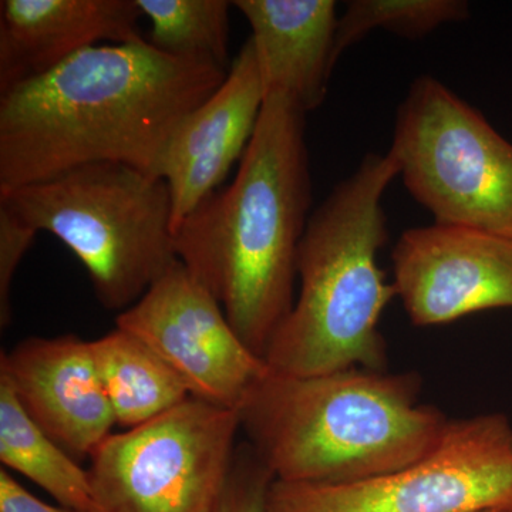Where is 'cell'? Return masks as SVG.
<instances>
[{"label":"cell","instance_id":"cell-6","mask_svg":"<svg viewBox=\"0 0 512 512\" xmlns=\"http://www.w3.org/2000/svg\"><path fill=\"white\" fill-rule=\"evenodd\" d=\"M387 153L434 224L512 239V143L439 79L414 80Z\"/></svg>","mask_w":512,"mask_h":512},{"label":"cell","instance_id":"cell-21","mask_svg":"<svg viewBox=\"0 0 512 512\" xmlns=\"http://www.w3.org/2000/svg\"><path fill=\"white\" fill-rule=\"evenodd\" d=\"M0 512H77L43 503L29 493L8 471L0 470Z\"/></svg>","mask_w":512,"mask_h":512},{"label":"cell","instance_id":"cell-11","mask_svg":"<svg viewBox=\"0 0 512 512\" xmlns=\"http://www.w3.org/2000/svg\"><path fill=\"white\" fill-rule=\"evenodd\" d=\"M264 103V82L248 39L224 83L178 124L161 157L157 177L170 188L174 231L242 160Z\"/></svg>","mask_w":512,"mask_h":512},{"label":"cell","instance_id":"cell-9","mask_svg":"<svg viewBox=\"0 0 512 512\" xmlns=\"http://www.w3.org/2000/svg\"><path fill=\"white\" fill-rule=\"evenodd\" d=\"M116 328L136 336L183 380L191 397L239 410L269 367L242 342L220 302L180 261L121 312Z\"/></svg>","mask_w":512,"mask_h":512},{"label":"cell","instance_id":"cell-5","mask_svg":"<svg viewBox=\"0 0 512 512\" xmlns=\"http://www.w3.org/2000/svg\"><path fill=\"white\" fill-rule=\"evenodd\" d=\"M0 207L62 241L109 311L136 305L178 262L170 188L131 165H82L0 192Z\"/></svg>","mask_w":512,"mask_h":512},{"label":"cell","instance_id":"cell-2","mask_svg":"<svg viewBox=\"0 0 512 512\" xmlns=\"http://www.w3.org/2000/svg\"><path fill=\"white\" fill-rule=\"evenodd\" d=\"M311 208L306 113L284 94L271 93L234 181L174 231L178 261L262 359L295 303Z\"/></svg>","mask_w":512,"mask_h":512},{"label":"cell","instance_id":"cell-10","mask_svg":"<svg viewBox=\"0 0 512 512\" xmlns=\"http://www.w3.org/2000/svg\"><path fill=\"white\" fill-rule=\"evenodd\" d=\"M392 264L396 296L419 328L512 309V239L433 222L400 235Z\"/></svg>","mask_w":512,"mask_h":512},{"label":"cell","instance_id":"cell-8","mask_svg":"<svg viewBox=\"0 0 512 512\" xmlns=\"http://www.w3.org/2000/svg\"><path fill=\"white\" fill-rule=\"evenodd\" d=\"M512 508V424L504 414L450 420L416 463L353 484L275 480L268 512H473Z\"/></svg>","mask_w":512,"mask_h":512},{"label":"cell","instance_id":"cell-16","mask_svg":"<svg viewBox=\"0 0 512 512\" xmlns=\"http://www.w3.org/2000/svg\"><path fill=\"white\" fill-rule=\"evenodd\" d=\"M0 461L52 495L60 507L97 512L89 471L40 429L0 377Z\"/></svg>","mask_w":512,"mask_h":512},{"label":"cell","instance_id":"cell-14","mask_svg":"<svg viewBox=\"0 0 512 512\" xmlns=\"http://www.w3.org/2000/svg\"><path fill=\"white\" fill-rule=\"evenodd\" d=\"M251 26L265 97L284 94L299 109H319L338 63L333 0H235Z\"/></svg>","mask_w":512,"mask_h":512},{"label":"cell","instance_id":"cell-20","mask_svg":"<svg viewBox=\"0 0 512 512\" xmlns=\"http://www.w3.org/2000/svg\"><path fill=\"white\" fill-rule=\"evenodd\" d=\"M37 232L18 217L0 207V326L8 328L12 320L10 291L20 262L32 247Z\"/></svg>","mask_w":512,"mask_h":512},{"label":"cell","instance_id":"cell-13","mask_svg":"<svg viewBox=\"0 0 512 512\" xmlns=\"http://www.w3.org/2000/svg\"><path fill=\"white\" fill-rule=\"evenodd\" d=\"M136 0H2L0 93L100 46L144 37Z\"/></svg>","mask_w":512,"mask_h":512},{"label":"cell","instance_id":"cell-19","mask_svg":"<svg viewBox=\"0 0 512 512\" xmlns=\"http://www.w3.org/2000/svg\"><path fill=\"white\" fill-rule=\"evenodd\" d=\"M274 481V474L252 447L239 444L215 512H268V494Z\"/></svg>","mask_w":512,"mask_h":512},{"label":"cell","instance_id":"cell-3","mask_svg":"<svg viewBox=\"0 0 512 512\" xmlns=\"http://www.w3.org/2000/svg\"><path fill=\"white\" fill-rule=\"evenodd\" d=\"M420 392L416 372L269 370L239 407L241 430L275 480L359 483L402 470L440 443L450 419L420 403Z\"/></svg>","mask_w":512,"mask_h":512},{"label":"cell","instance_id":"cell-7","mask_svg":"<svg viewBox=\"0 0 512 512\" xmlns=\"http://www.w3.org/2000/svg\"><path fill=\"white\" fill-rule=\"evenodd\" d=\"M241 430L239 410L204 400L111 433L90 456L97 512H215Z\"/></svg>","mask_w":512,"mask_h":512},{"label":"cell","instance_id":"cell-12","mask_svg":"<svg viewBox=\"0 0 512 512\" xmlns=\"http://www.w3.org/2000/svg\"><path fill=\"white\" fill-rule=\"evenodd\" d=\"M23 410L76 460L90 458L116 419L101 384L92 340L77 335L23 339L0 356Z\"/></svg>","mask_w":512,"mask_h":512},{"label":"cell","instance_id":"cell-4","mask_svg":"<svg viewBox=\"0 0 512 512\" xmlns=\"http://www.w3.org/2000/svg\"><path fill=\"white\" fill-rule=\"evenodd\" d=\"M397 177L389 153L366 154L312 211L299 247L301 286L264 356L275 375L387 370L379 322L397 296L377 254L389 242L383 198Z\"/></svg>","mask_w":512,"mask_h":512},{"label":"cell","instance_id":"cell-17","mask_svg":"<svg viewBox=\"0 0 512 512\" xmlns=\"http://www.w3.org/2000/svg\"><path fill=\"white\" fill-rule=\"evenodd\" d=\"M150 22L146 40L165 55L229 70L227 0H136Z\"/></svg>","mask_w":512,"mask_h":512},{"label":"cell","instance_id":"cell-22","mask_svg":"<svg viewBox=\"0 0 512 512\" xmlns=\"http://www.w3.org/2000/svg\"><path fill=\"white\" fill-rule=\"evenodd\" d=\"M473 512H512V508L508 507H491V508H484V510H478Z\"/></svg>","mask_w":512,"mask_h":512},{"label":"cell","instance_id":"cell-15","mask_svg":"<svg viewBox=\"0 0 512 512\" xmlns=\"http://www.w3.org/2000/svg\"><path fill=\"white\" fill-rule=\"evenodd\" d=\"M94 360L116 424L134 429L190 399L167 363L136 336L116 328L92 340Z\"/></svg>","mask_w":512,"mask_h":512},{"label":"cell","instance_id":"cell-1","mask_svg":"<svg viewBox=\"0 0 512 512\" xmlns=\"http://www.w3.org/2000/svg\"><path fill=\"white\" fill-rule=\"evenodd\" d=\"M227 74L165 55L144 36L89 47L0 93V192L94 163L157 177L175 128Z\"/></svg>","mask_w":512,"mask_h":512},{"label":"cell","instance_id":"cell-18","mask_svg":"<svg viewBox=\"0 0 512 512\" xmlns=\"http://www.w3.org/2000/svg\"><path fill=\"white\" fill-rule=\"evenodd\" d=\"M468 16L466 0H350L339 16L336 56L339 59L348 47L375 30L416 40Z\"/></svg>","mask_w":512,"mask_h":512}]
</instances>
